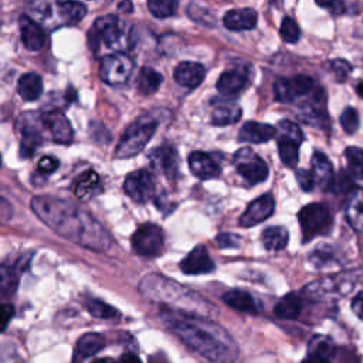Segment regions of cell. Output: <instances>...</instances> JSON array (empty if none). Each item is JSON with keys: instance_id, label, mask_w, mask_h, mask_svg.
I'll use <instances>...</instances> for the list:
<instances>
[{"instance_id": "cell-1", "label": "cell", "mask_w": 363, "mask_h": 363, "mask_svg": "<svg viewBox=\"0 0 363 363\" xmlns=\"http://www.w3.org/2000/svg\"><path fill=\"white\" fill-rule=\"evenodd\" d=\"M30 206L43 223L77 245L104 252L112 244L108 230L88 211L71 201L54 196H35Z\"/></svg>"}, {"instance_id": "cell-2", "label": "cell", "mask_w": 363, "mask_h": 363, "mask_svg": "<svg viewBox=\"0 0 363 363\" xmlns=\"http://www.w3.org/2000/svg\"><path fill=\"white\" fill-rule=\"evenodd\" d=\"M159 318L162 323L173 332L190 349L213 363H234L237 346L231 336L218 325L207 320L162 308Z\"/></svg>"}, {"instance_id": "cell-3", "label": "cell", "mask_w": 363, "mask_h": 363, "mask_svg": "<svg viewBox=\"0 0 363 363\" xmlns=\"http://www.w3.org/2000/svg\"><path fill=\"white\" fill-rule=\"evenodd\" d=\"M139 294L150 302L160 303L163 308L197 316L210 318L217 308L200 294L157 274L143 277L138 285Z\"/></svg>"}, {"instance_id": "cell-4", "label": "cell", "mask_w": 363, "mask_h": 363, "mask_svg": "<svg viewBox=\"0 0 363 363\" xmlns=\"http://www.w3.org/2000/svg\"><path fill=\"white\" fill-rule=\"evenodd\" d=\"M156 129H157V121H155L147 115L140 116L121 136L115 149V157L128 159L138 155L140 150H143V147L152 139Z\"/></svg>"}, {"instance_id": "cell-5", "label": "cell", "mask_w": 363, "mask_h": 363, "mask_svg": "<svg viewBox=\"0 0 363 363\" xmlns=\"http://www.w3.org/2000/svg\"><path fill=\"white\" fill-rule=\"evenodd\" d=\"M303 242L311 241L316 235L328 234L332 227V216L329 210L320 203H311L298 213Z\"/></svg>"}, {"instance_id": "cell-6", "label": "cell", "mask_w": 363, "mask_h": 363, "mask_svg": "<svg viewBox=\"0 0 363 363\" xmlns=\"http://www.w3.org/2000/svg\"><path fill=\"white\" fill-rule=\"evenodd\" d=\"M278 133V153L284 164L294 167L298 163V153H299V145L303 140V133L301 128L288 121L284 119L278 123L277 128Z\"/></svg>"}, {"instance_id": "cell-7", "label": "cell", "mask_w": 363, "mask_h": 363, "mask_svg": "<svg viewBox=\"0 0 363 363\" xmlns=\"http://www.w3.org/2000/svg\"><path fill=\"white\" fill-rule=\"evenodd\" d=\"M234 166L238 174L248 184H258L268 177V166L262 157H259L250 147H241L234 153Z\"/></svg>"}, {"instance_id": "cell-8", "label": "cell", "mask_w": 363, "mask_h": 363, "mask_svg": "<svg viewBox=\"0 0 363 363\" xmlns=\"http://www.w3.org/2000/svg\"><path fill=\"white\" fill-rule=\"evenodd\" d=\"M163 230L152 223L142 224L132 235V248L142 257H156L163 251Z\"/></svg>"}, {"instance_id": "cell-9", "label": "cell", "mask_w": 363, "mask_h": 363, "mask_svg": "<svg viewBox=\"0 0 363 363\" xmlns=\"http://www.w3.org/2000/svg\"><path fill=\"white\" fill-rule=\"evenodd\" d=\"M133 71V61L125 52H113L105 55L101 62V79L109 85L125 84Z\"/></svg>"}, {"instance_id": "cell-10", "label": "cell", "mask_w": 363, "mask_h": 363, "mask_svg": "<svg viewBox=\"0 0 363 363\" xmlns=\"http://www.w3.org/2000/svg\"><path fill=\"white\" fill-rule=\"evenodd\" d=\"M41 128H44L41 116L35 118L31 112L23 115L17 122V130L20 133V156L30 157L41 145L43 135Z\"/></svg>"}, {"instance_id": "cell-11", "label": "cell", "mask_w": 363, "mask_h": 363, "mask_svg": "<svg viewBox=\"0 0 363 363\" xmlns=\"http://www.w3.org/2000/svg\"><path fill=\"white\" fill-rule=\"evenodd\" d=\"M125 193L136 203H147L155 196V180L153 176L145 170H136L132 172L123 183Z\"/></svg>"}, {"instance_id": "cell-12", "label": "cell", "mask_w": 363, "mask_h": 363, "mask_svg": "<svg viewBox=\"0 0 363 363\" xmlns=\"http://www.w3.org/2000/svg\"><path fill=\"white\" fill-rule=\"evenodd\" d=\"M121 37H122L121 21L113 14L98 17L92 28L89 30V40L92 43V47L98 45L99 43H104L108 47H111L116 44Z\"/></svg>"}, {"instance_id": "cell-13", "label": "cell", "mask_w": 363, "mask_h": 363, "mask_svg": "<svg viewBox=\"0 0 363 363\" xmlns=\"http://www.w3.org/2000/svg\"><path fill=\"white\" fill-rule=\"evenodd\" d=\"M274 208H275L274 196L269 193H265L248 204L245 211L238 218V224L244 228L257 225L261 221L267 220L274 213Z\"/></svg>"}, {"instance_id": "cell-14", "label": "cell", "mask_w": 363, "mask_h": 363, "mask_svg": "<svg viewBox=\"0 0 363 363\" xmlns=\"http://www.w3.org/2000/svg\"><path fill=\"white\" fill-rule=\"evenodd\" d=\"M149 160L153 169L163 173L166 177H176L179 173V155L174 147L163 145L150 152Z\"/></svg>"}, {"instance_id": "cell-15", "label": "cell", "mask_w": 363, "mask_h": 363, "mask_svg": "<svg viewBox=\"0 0 363 363\" xmlns=\"http://www.w3.org/2000/svg\"><path fill=\"white\" fill-rule=\"evenodd\" d=\"M216 265L208 251L204 245L194 247L180 262V269L187 275H199V274H208L214 271Z\"/></svg>"}, {"instance_id": "cell-16", "label": "cell", "mask_w": 363, "mask_h": 363, "mask_svg": "<svg viewBox=\"0 0 363 363\" xmlns=\"http://www.w3.org/2000/svg\"><path fill=\"white\" fill-rule=\"evenodd\" d=\"M44 128L50 132L51 138L57 143H69L72 140V128L64 113L58 111L45 112L41 115Z\"/></svg>"}, {"instance_id": "cell-17", "label": "cell", "mask_w": 363, "mask_h": 363, "mask_svg": "<svg viewBox=\"0 0 363 363\" xmlns=\"http://www.w3.org/2000/svg\"><path fill=\"white\" fill-rule=\"evenodd\" d=\"M350 285H346L343 279L339 278H325L315 281L303 288V294L309 296L311 299L322 301L329 296H336V295H343L345 292H349Z\"/></svg>"}, {"instance_id": "cell-18", "label": "cell", "mask_w": 363, "mask_h": 363, "mask_svg": "<svg viewBox=\"0 0 363 363\" xmlns=\"http://www.w3.org/2000/svg\"><path fill=\"white\" fill-rule=\"evenodd\" d=\"M333 356L335 345L332 339L323 335H316L311 339L308 354L302 363H332Z\"/></svg>"}, {"instance_id": "cell-19", "label": "cell", "mask_w": 363, "mask_h": 363, "mask_svg": "<svg viewBox=\"0 0 363 363\" xmlns=\"http://www.w3.org/2000/svg\"><path fill=\"white\" fill-rule=\"evenodd\" d=\"M18 24H20L21 41H23L24 47L30 51L41 50L45 43V34H44V30L41 28V26L26 14H23L20 17Z\"/></svg>"}, {"instance_id": "cell-20", "label": "cell", "mask_w": 363, "mask_h": 363, "mask_svg": "<svg viewBox=\"0 0 363 363\" xmlns=\"http://www.w3.org/2000/svg\"><path fill=\"white\" fill-rule=\"evenodd\" d=\"M189 167L190 172L201 180L214 179L220 174V166L217 162L204 152H193L189 156Z\"/></svg>"}, {"instance_id": "cell-21", "label": "cell", "mask_w": 363, "mask_h": 363, "mask_svg": "<svg viewBox=\"0 0 363 363\" xmlns=\"http://www.w3.org/2000/svg\"><path fill=\"white\" fill-rule=\"evenodd\" d=\"M312 164V177L316 186H319L322 190H328L332 187L335 180V173L332 169V163L322 152H315L311 159Z\"/></svg>"}, {"instance_id": "cell-22", "label": "cell", "mask_w": 363, "mask_h": 363, "mask_svg": "<svg viewBox=\"0 0 363 363\" xmlns=\"http://www.w3.org/2000/svg\"><path fill=\"white\" fill-rule=\"evenodd\" d=\"M204 74H206V71L201 64L184 61L176 67L173 77L179 85L186 86V88H196L203 82Z\"/></svg>"}, {"instance_id": "cell-23", "label": "cell", "mask_w": 363, "mask_h": 363, "mask_svg": "<svg viewBox=\"0 0 363 363\" xmlns=\"http://www.w3.org/2000/svg\"><path fill=\"white\" fill-rule=\"evenodd\" d=\"M105 346V337L99 333H85L82 335L75 346L72 363H82L85 359L96 354Z\"/></svg>"}, {"instance_id": "cell-24", "label": "cell", "mask_w": 363, "mask_h": 363, "mask_svg": "<svg viewBox=\"0 0 363 363\" xmlns=\"http://www.w3.org/2000/svg\"><path fill=\"white\" fill-rule=\"evenodd\" d=\"M223 23L231 31L251 30L257 24V13L252 9H233L224 14Z\"/></svg>"}, {"instance_id": "cell-25", "label": "cell", "mask_w": 363, "mask_h": 363, "mask_svg": "<svg viewBox=\"0 0 363 363\" xmlns=\"http://www.w3.org/2000/svg\"><path fill=\"white\" fill-rule=\"evenodd\" d=\"M277 135V129L268 123H259V122H245L242 128L240 129L238 139L241 142H250V143H262L268 142Z\"/></svg>"}, {"instance_id": "cell-26", "label": "cell", "mask_w": 363, "mask_h": 363, "mask_svg": "<svg viewBox=\"0 0 363 363\" xmlns=\"http://www.w3.org/2000/svg\"><path fill=\"white\" fill-rule=\"evenodd\" d=\"M345 217L353 230L363 231V189L353 187Z\"/></svg>"}, {"instance_id": "cell-27", "label": "cell", "mask_w": 363, "mask_h": 363, "mask_svg": "<svg viewBox=\"0 0 363 363\" xmlns=\"http://www.w3.org/2000/svg\"><path fill=\"white\" fill-rule=\"evenodd\" d=\"M223 301L233 309L241 311V312H248V313H255L259 306L257 305L255 299L252 298L251 294L242 289H230L223 295Z\"/></svg>"}, {"instance_id": "cell-28", "label": "cell", "mask_w": 363, "mask_h": 363, "mask_svg": "<svg viewBox=\"0 0 363 363\" xmlns=\"http://www.w3.org/2000/svg\"><path fill=\"white\" fill-rule=\"evenodd\" d=\"M17 91L18 95L24 99V101H35L40 98V95L43 94V81L41 77L34 74V72H28L20 77L18 84H17Z\"/></svg>"}, {"instance_id": "cell-29", "label": "cell", "mask_w": 363, "mask_h": 363, "mask_svg": "<svg viewBox=\"0 0 363 363\" xmlns=\"http://www.w3.org/2000/svg\"><path fill=\"white\" fill-rule=\"evenodd\" d=\"M245 85H247V77L237 69L223 72L217 81V89L223 95H234L240 92Z\"/></svg>"}, {"instance_id": "cell-30", "label": "cell", "mask_w": 363, "mask_h": 363, "mask_svg": "<svg viewBox=\"0 0 363 363\" xmlns=\"http://www.w3.org/2000/svg\"><path fill=\"white\" fill-rule=\"evenodd\" d=\"M301 311H302V299L295 294H286L277 302L274 308V312L278 318L288 319V320L296 319Z\"/></svg>"}, {"instance_id": "cell-31", "label": "cell", "mask_w": 363, "mask_h": 363, "mask_svg": "<svg viewBox=\"0 0 363 363\" xmlns=\"http://www.w3.org/2000/svg\"><path fill=\"white\" fill-rule=\"evenodd\" d=\"M261 240H262V244L267 250L281 251L286 247L288 240H289V234H288L286 228H284L281 225H274V227H268L262 231Z\"/></svg>"}, {"instance_id": "cell-32", "label": "cell", "mask_w": 363, "mask_h": 363, "mask_svg": "<svg viewBox=\"0 0 363 363\" xmlns=\"http://www.w3.org/2000/svg\"><path fill=\"white\" fill-rule=\"evenodd\" d=\"M55 7L61 20L68 24H75L81 21L86 14V7L79 1L62 0V1H57Z\"/></svg>"}, {"instance_id": "cell-33", "label": "cell", "mask_w": 363, "mask_h": 363, "mask_svg": "<svg viewBox=\"0 0 363 363\" xmlns=\"http://www.w3.org/2000/svg\"><path fill=\"white\" fill-rule=\"evenodd\" d=\"M99 184V177L94 170L84 172L74 183V194L81 199L86 200L89 196L94 194Z\"/></svg>"}, {"instance_id": "cell-34", "label": "cell", "mask_w": 363, "mask_h": 363, "mask_svg": "<svg viewBox=\"0 0 363 363\" xmlns=\"http://www.w3.org/2000/svg\"><path fill=\"white\" fill-rule=\"evenodd\" d=\"M240 118H241V109L234 104L220 105L211 113V122L217 126L235 123Z\"/></svg>"}, {"instance_id": "cell-35", "label": "cell", "mask_w": 363, "mask_h": 363, "mask_svg": "<svg viewBox=\"0 0 363 363\" xmlns=\"http://www.w3.org/2000/svg\"><path fill=\"white\" fill-rule=\"evenodd\" d=\"M162 84V75L155 71L153 68H149V67H143L139 72V77H138V89L145 94V95H149V94H153L159 89Z\"/></svg>"}, {"instance_id": "cell-36", "label": "cell", "mask_w": 363, "mask_h": 363, "mask_svg": "<svg viewBox=\"0 0 363 363\" xmlns=\"http://www.w3.org/2000/svg\"><path fill=\"white\" fill-rule=\"evenodd\" d=\"M345 157L347 162V173L353 179L363 180V149L349 146L345 149Z\"/></svg>"}, {"instance_id": "cell-37", "label": "cell", "mask_w": 363, "mask_h": 363, "mask_svg": "<svg viewBox=\"0 0 363 363\" xmlns=\"http://www.w3.org/2000/svg\"><path fill=\"white\" fill-rule=\"evenodd\" d=\"M179 0H147L149 11L157 18H166L176 13Z\"/></svg>"}, {"instance_id": "cell-38", "label": "cell", "mask_w": 363, "mask_h": 363, "mask_svg": "<svg viewBox=\"0 0 363 363\" xmlns=\"http://www.w3.org/2000/svg\"><path fill=\"white\" fill-rule=\"evenodd\" d=\"M86 309L92 316L98 319H112L118 315V311L115 308L99 299H89L86 302Z\"/></svg>"}, {"instance_id": "cell-39", "label": "cell", "mask_w": 363, "mask_h": 363, "mask_svg": "<svg viewBox=\"0 0 363 363\" xmlns=\"http://www.w3.org/2000/svg\"><path fill=\"white\" fill-rule=\"evenodd\" d=\"M274 95L279 102H292L296 98L292 81L286 78H278L274 84Z\"/></svg>"}, {"instance_id": "cell-40", "label": "cell", "mask_w": 363, "mask_h": 363, "mask_svg": "<svg viewBox=\"0 0 363 363\" xmlns=\"http://www.w3.org/2000/svg\"><path fill=\"white\" fill-rule=\"evenodd\" d=\"M340 125L346 133L353 135L359 129V125H360L357 111L352 106H347L340 115Z\"/></svg>"}, {"instance_id": "cell-41", "label": "cell", "mask_w": 363, "mask_h": 363, "mask_svg": "<svg viewBox=\"0 0 363 363\" xmlns=\"http://www.w3.org/2000/svg\"><path fill=\"white\" fill-rule=\"evenodd\" d=\"M279 34H281V37H282L284 41L294 44V43H296V41L299 40V37H301V30H299V27H298V24L295 23L294 18L285 17V18L282 20V24H281V28H279Z\"/></svg>"}, {"instance_id": "cell-42", "label": "cell", "mask_w": 363, "mask_h": 363, "mask_svg": "<svg viewBox=\"0 0 363 363\" xmlns=\"http://www.w3.org/2000/svg\"><path fill=\"white\" fill-rule=\"evenodd\" d=\"M299 118H301L303 122H306V123H309V125H312V126H320V128H322V126L325 125V115L320 113L318 109H315V108L311 106V105H303V106L301 108Z\"/></svg>"}, {"instance_id": "cell-43", "label": "cell", "mask_w": 363, "mask_h": 363, "mask_svg": "<svg viewBox=\"0 0 363 363\" xmlns=\"http://www.w3.org/2000/svg\"><path fill=\"white\" fill-rule=\"evenodd\" d=\"M1 278H0V288H1V294H11L17 285V275L14 274L11 267L3 265L1 267Z\"/></svg>"}, {"instance_id": "cell-44", "label": "cell", "mask_w": 363, "mask_h": 363, "mask_svg": "<svg viewBox=\"0 0 363 363\" xmlns=\"http://www.w3.org/2000/svg\"><path fill=\"white\" fill-rule=\"evenodd\" d=\"M292 81V85H294V91H295V95L296 96H302V95H308V94H312L315 92L313 88H315V82L311 77H306V75H296L295 78L291 79Z\"/></svg>"}, {"instance_id": "cell-45", "label": "cell", "mask_w": 363, "mask_h": 363, "mask_svg": "<svg viewBox=\"0 0 363 363\" xmlns=\"http://www.w3.org/2000/svg\"><path fill=\"white\" fill-rule=\"evenodd\" d=\"M309 259L316 268H325L333 262L335 254L329 248H318L311 254Z\"/></svg>"}, {"instance_id": "cell-46", "label": "cell", "mask_w": 363, "mask_h": 363, "mask_svg": "<svg viewBox=\"0 0 363 363\" xmlns=\"http://www.w3.org/2000/svg\"><path fill=\"white\" fill-rule=\"evenodd\" d=\"M216 242L220 248H237L241 242V238L233 233H220L216 237Z\"/></svg>"}, {"instance_id": "cell-47", "label": "cell", "mask_w": 363, "mask_h": 363, "mask_svg": "<svg viewBox=\"0 0 363 363\" xmlns=\"http://www.w3.org/2000/svg\"><path fill=\"white\" fill-rule=\"evenodd\" d=\"M295 176H296L298 184L301 186V189H302L303 191H311V190L313 189L315 182H313V177H312V173H311V172H308V170H305V169H299V170H296Z\"/></svg>"}, {"instance_id": "cell-48", "label": "cell", "mask_w": 363, "mask_h": 363, "mask_svg": "<svg viewBox=\"0 0 363 363\" xmlns=\"http://www.w3.org/2000/svg\"><path fill=\"white\" fill-rule=\"evenodd\" d=\"M318 6L329 10L333 14H342L346 10L343 0H315Z\"/></svg>"}, {"instance_id": "cell-49", "label": "cell", "mask_w": 363, "mask_h": 363, "mask_svg": "<svg viewBox=\"0 0 363 363\" xmlns=\"http://www.w3.org/2000/svg\"><path fill=\"white\" fill-rule=\"evenodd\" d=\"M350 174L345 173V172H340L337 176H335V180H333V184H332V190L336 191V193H342L346 190V187H353L352 184V180H350Z\"/></svg>"}, {"instance_id": "cell-50", "label": "cell", "mask_w": 363, "mask_h": 363, "mask_svg": "<svg viewBox=\"0 0 363 363\" xmlns=\"http://www.w3.org/2000/svg\"><path fill=\"white\" fill-rule=\"evenodd\" d=\"M330 65H332V71L335 72V75L339 81L346 78V75L352 71V65L345 60H335V61H332Z\"/></svg>"}, {"instance_id": "cell-51", "label": "cell", "mask_w": 363, "mask_h": 363, "mask_svg": "<svg viewBox=\"0 0 363 363\" xmlns=\"http://www.w3.org/2000/svg\"><path fill=\"white\" fill-rule=\"evenodd\" d=\"M58 167V160H55L51 156H44L38 162V170L43 173H51Z\"/></svg>"}, {"instance_id": "cell-52", "label": "cell", "mask_w": 363, "mask_h": 363, "mask_svg": "<svg viewBox=\"0 0 363 363\" xmlns=\"http://www.w3.org/2000/svg\"><path fill=\"white\" fill-rule=\"evenodd\" d=\"M28 3L31 4L33 10H35L41 16L48 17L51 14V7H50V3L47 0H28Z\"/></svg>"}, {"instance_id": "cell-53", "label": "cell", "mask_w": 363, "mask_h": 363, "mask_svg": "<svg viewBox=\"0 0 363 363\" xmlns=\"http://www.w3.org/2000/svg\"><path fill=\"white\" fill-rule=\"evenodd\" d=\"M352 311L354 315L363 320V291H360L353 299H352Z\"/></svg>"}, {"instance_id": "cell-54", "label": "cell", "mask_w": 363, "mask_h": 363, "mask_svg": "<svg viewBox=\"0 0 363 363\" xmlns=\"http://www.w3.org/2000/svg\"><path fill=\"white\" fill-rule=\"evenodd\" d=\"M13 315H14V308H13V305H10V303H3V305H1V329H3V330H6L7 323H9V320L13 318Z\"/></svg>"}, {"instance_id": "cell-55", "label": "cell", "mask_w": 363, "mask_h": 363, "mask_svg": "<svg viewBox=\"0 0 363 363\" xmlns=\"http://www.w3.org/2000/svg\"><path fill=\"white\" fill-rule=\"evenodd\" d=\"M118 363H142V360H140L135 353L128 352V353H123V354L121 356V359L118 360Z\"/></svg>"}, {"instance_id": "cell-56", "label": "cell", "mask_w": 363, "mask_h": 363, "mask_svg": "<svg viewBox=\"0 0 363 363\" xmlns=\"http://www.w3.org/2000/svg\"><path fill=\"white\" fill-rule=\"evenodd\" d=\"M92 363H118V362H115L113 359H111V357H102V359H96V360H94Z\"/></svg>"}, {"instance_id": "cell-57", "label": "cell", "mask_w": 363, "mask_h": 363, "mask_svg": "<svg viewBox=\"0 0 363 363\" xmlns=\"http://www.w3.org/2000/svg\"><path fill=\"white\" fill-rule=\"evenodd\" d=\"M356 91H357V94H359V95H360V96H362V98H363V81H362V82H360V84H359V85H357V88H356Z\"/></svg>"}]
</instances>
